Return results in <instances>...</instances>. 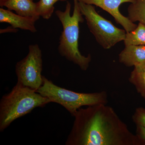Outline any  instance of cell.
Returning <instances> with one entry per match:
<instances>
[{"instance_id": "6da1fadb", "label": "cell", "mask_w": 145, "mask_h": 145, "mask_svg": "<svg viewBox=\"0 0 145 145\" xmlns=\"http://www.w3.org/2000/svg\"><path fill=\"white\" fill-rule=\"evenodd\" d=\"M66 145H142L114 109L99 104L79 109Z\"/></svg>"}, {"instance_id": "7a4b0ae2", "label": "cell", "mask_w": 145, "mask_h": 145, "mask_svg": "<svg viewBox=\"0 0 145 145\" xmlns=\"http://www.w3.org/2000/svg\"><path fill=\"white\" fill-rule=\"evenodd\" d=\"M73 14L71 16V5L67 2L64 11L57 10L55 14L62 25L63 30L59 38L58 51L62 57L77 65L81 70L86 71L91 61L90 54L85 56L79 50L78 40L80 34V24L84 21L78 0H73Z\"/></svg>"}, {"instance_id": "3957f363", "label": "cell", "mask_w": 145, "mask_h": 145, "mask_svg": "<svg viewBox=\"0 0 145 145\" xmlns=\"http://www.w3.org/2000/svg\"><path fill=\"white\" fill-rule=\"evenodd\" d=\"M51 103L36 91L17 82L9 93L0 101V131L6 129L16 119L31 112L37 107Z\"/></svg>"}, {"instance_id": "277c9868", "label": "cell", "mask_w": 145, "mask_h": 145, "mask_svg": "<svg viewBox=\"0 0 145 145\" xmlns=\"http://www.w3.org/2000/svg\"><path fill=\"white\" fill-rule=\"evenodd\" d=\"M37 91L51 103L61 105L73 117L82 106L108 103L107 93L105 91L93 93L75 92L54 84L44 76L42 84Z\"/></svg>"}, {"instance_id": "5b68a950", "label": "cell", "mask_w": 145, "mask_h": 145, "mask_svg": "<svg viewBox=\"0 0 145 145\" xmlns=\"http://www.w3.org/2000/svg\"><path fill=\"white\" fill-rule=\"evenodd\" d=\"M79 5L89 31L104 49H110L124 40L126 34L125 29L118 28L110 21L99 15L93 5L80 2Z\"/></svg>"}, {"instance_id": "8992f818", "label": "cell", "mask_w": 145, "mask_h": 145, "mask_svg": "<svg viewBox=\"0 0 145 145\" xmlns=\"http://www.w3.org/2000/svg\"><path fill=\"white\" fill-rule=\"evenodd\" d=\"M41 50L39 45H30L26 57L17 63L16 72L18 82L37 91L43 84Z\"/></svg>"}, {"instance_id": "52a82bcc", "label": "cell", "mask_w": 145, "mask_h": 145, "mask_svg": "<svg viewBox=\"0 0 145 145\" xmlns=\"http://www.w3.org/2000/svg\"><path fill=\"white\" fill-rule=\"evenodd\" d=\"M80 2L96 5L109 13L116 22L121 25L126 32L135 29L137 25L130 20L127 17L123 16L119 11V7L124 3H131L133 0H78Z\"/></svg>"}, {"instance_id": "ba28073f", "label": "cell", "mask_w": 145, "mask_h": 145, "mask_svg": "<svg viewBox=\"0 0 145 145\" xmlns=\"http://www.w3.org/2000/svg\"><path fill=\"white\" fill-rule=\"evenodd\" d=\"M40 17H26L14 13L8 9L0 8V22L9 24L14 28L27 30L32 33L37 31L35 23Z\"/></svg>"}, {"instance_id": "9c48e42d", "label": "cell", "mask_w": 145, "mask_h": 145, "mask_svg": "<svg viewBox=\"0 0 145 145\" xmlns=\"http://www.w3.org/2000/svg\"><path fill=\"white\" fill-rule=\"evenodd\" d=\"M119 61L127 67L145 63V46H125L119 54Z\"/></svg>"}, {"instance_id": "30bf717a", "label": "cell", "mask_w": 145, "mask_h": 145, "mask_svg": "<svg viewBox=\"0 0 145 145\" xmlns=\"http://www.w3.org/2000/svg\"><path fill=\"white\" fill-rule=\"evenodd\" d=\"M4 7L14 10L18 15L26 17H40L37 11L34 0H7Z\"/></svg>"}, {"instance_id": "8fae6325", "label": "cell", "mask_w": 145, "mask_h": 145, "mask_svg": "<svg viewBox=\"0 0 145 145\" xmlns=\"http://www.w3.org/2000/svg\"><path fill=\"white\" fill-rule=\"evenodd\" d=\"M129 80L135 87L137 93L145 100V63L134 67Z\"/></svg>"}, {"instance_id": "7c38bea8", "label": "cell", "mask_w": 145, "mask_h": 145, "mask_svg": "<svg viewBox=\"0 0 145 145\" xmlns=\"http://www.w3.org/2000/svg\"><path fill=\"white\" fill-rule=\"evenodd\" d=\"M127 12V18L132 22H138L145 25V0H133Z\"/></svg>"}, {"instance_id": "4fadbf2b", "label": "cell", "mask_w": 145, "mask_h": 145, "mask_svg": "<svg viewBox=\"0 0 145 145\" xmlns=\"http://www.w3.org/2000/svg\"><path fill=\"white\" fill-rule=\"evenodd\" d=\"M125 46H145V25L139 23L134 30L126 32L125 38L123 41Z\"/></svg>"}, {"instance_id": "5bb4252c", "label": "cell", "mask_w": 145, "mask_h": 145, "mask_svg": "<svg viewBox=\"0 0 145 145\" xmlns=\"http://www.w3.org/2000/svg\"><path fill=\"white\" fill-rule=\"evenodd\" d=\"M67 0H39L36 3L37 11L40 17L45 20L51 18L54 10V5L58 1L65 2Z\"/></svg>"}, {"instance_id": "9a60e30c", "label": "cell", "mask_w": 145, "mask_h": 145, "mask_svg": "<svg viewBox=\"0 0 145 145\" xmlns=\"http://www.w3.org/2000/svg\"><path fill=\"white\" fill-rule=\"evenodd\" d=\"M133 121L136 125H140L145 128V108L140 107L136 108L132 116Z\"/></svg>"}, {"instance_id": "2e32d148", "label": "cell", "mask_w": 145, "mask_h": 145, "mask_svg": "<svg viewBox=\"0 0 145 145\" xmlns=\"http://www.w3.org/2000/svg\"><path fill=\"white\" fill-rule=\"evenodd\" d=\"M135 135L140 140L142 145H145V128L140 125H136Z\"/></svg>"}, {"instance_id": "e0dca14e", "label": "cell", "mask_w": 145, "mask_h": 145, "mask_svg": "<svg viewBox=\"0 0 145 145\" xmlns=\"http://www.w3.org/2000/svg\"><path fill=\"white\" fill-rule=\"evenodd\" d=\"M18 31V28H14L13 26L10 25V26L7 27L6 28L0 29V33L1 34L6 33H16Z\"/></svg>"}, {"instance_id": "ac0fdd59", "label": "cell", "mask_w": 145, "mask_h": 145, "mask_svg": "<svg viewBox=\"0 0 145 145\" xmlns=\"http://www.w3.org/2000/svg\"><path fill=\"white\" fill-rule=\"evenodd\" d=\"M7 0H0V7H3L4 6L5 4L7 1Z\"/></svg>"}]
</instances>
